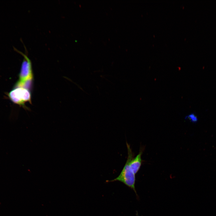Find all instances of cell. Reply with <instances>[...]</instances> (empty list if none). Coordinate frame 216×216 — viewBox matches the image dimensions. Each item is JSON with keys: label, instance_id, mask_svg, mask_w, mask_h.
<instances>
[{"label": "cell", "instance_id": "3957f363", "mask_svg": "<svg viewBox=\"0 0 216 216\" xmlns=\"http://www.w3.org/2000/svg\"><path fill=\"white\" fill-rule=\"evenodd\" d=\"M8 96L13 103L23 107L26 102L31 103L30 91L23 88H14L8 93Z\"/></svg>", "mask_w": 216, "mask_h": 216}, {"label": "cell", "instance_id": "277c9868", "mask_svg": "<svg viewBox=\"0 0 216 216\" xmlns=\"http://www.w3.org/2000/svg\"><path fill=\"white\" fill-rule=\"evenodd\" d=\"M144 149L142 147L140 148L138 154L135 158L133 157L130 161V166L135 174L139 171L141 166L142 162L141 156Z\"/></svg>", "mask_w": 216, "mask_h": 216}, {"label": "cell", "instance_id": "5b68a950", "mask_svg": "<svg viewBox=\"0 0 216 216\" xmlns=\"http://www.w3.org/2000/svg\"><path fill=\"white\" fill-rule=\"evenodd\" d=\"M185 119H188L192 122H196L198 120L197 116L194 113H191L187 116L185 118Z\"/></svg>", "mask_w": 216, "mask_h": 216}, {"label": "cell", "instance_id": "7a4b0ae2", "mask_svg": "<svg viewBox=\"0 0 216 216\" xmlns=\"http://www.w3.org/2000/svg\"><path fill=\"white\" fill-rule=\"evenodd\" d=\"M128 150V157L125 164L120 174L116 178L108 182L118 181L122 182L132 189L136 194L135 188L136 181L135 174L134 173L130 164L131 159L134 157V154L132 151L130 145L126 142Z\"/></svg>", "mask_w": 216, "mask_h": 216}, {"label": "cell", "instance_id": "6da1fadb", "mask_svg": "<svg viewBox=\"0 0 216 216\" xmlns=\"http://www.w3.org/2000/svg\"><path fill=\"white\" fill-rule=\"evenodd\" d=\"M14 49L23 57L19 74V78L14 88L22 87L29 90L32 86L33 79L31 61L26 52L24 53L15 47Z\"/></svg>", "mask_w": 216, "mask_h": 216}]
</instances>
